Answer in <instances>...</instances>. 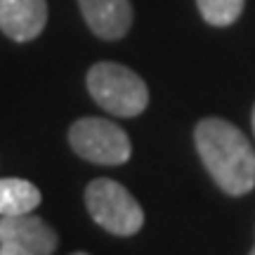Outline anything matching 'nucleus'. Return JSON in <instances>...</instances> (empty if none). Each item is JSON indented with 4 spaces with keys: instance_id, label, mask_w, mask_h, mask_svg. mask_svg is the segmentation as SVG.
Returning <instances> with one entry per match:
<instances>
[{
    "instance_id": "1",
    "label": "nucleus",
    "mask_w": 255,
    "mask_h": 255,
    "mask_svg": "<svg viewBox=\"0 0 255 255\" xmlns=\"http://www.w3.org/2000/svg\"><path fill=\"white\" fill-rule=\"evenodd\" d=\"M196 151L222 191L244 196L255 187V151L229 121L203 119L194 132Z\"/></svg>"
},
{
    "instance_id": "11",
    "label": "nucleus",
    "mask_w": 255,
    "mask_h": 255,
    "mask_svg": "<svg viewBox=\"0 0 255 255\" xmlns=\"http://www.w3.org/2000/svg\"><path fill=\"white\" fill-rule=\"evenodd\" d=\"M253 255H255V248H253Z\"/></svg>"
},
{
    "instance_id": "5",
    "label": "nucleus",
    "mask_w": 255,
    "mask_h": 255,
    "mask_svg": "<svg viewBox=\"0 0 255 255\" xmlns=\"http://www.w3.org/2000/svg\"><path fill=\"white\" fill-rule=\"evenodd\" d=\"M57 251V234L33 213L0 218V255H50Z\"/></svg>"
},
{
    "instance_id": "2",
    "label": "nucleus",
    "mask_w": 255,
    "mask_h": 255,
    "mask_svg": "<svg viewBox=\"0 0 255 255\" xmlns=\"http://www.w3.org/2000/svg\"><path fill=\"white\" fill-rule=\"evenodd\" d=\"M88 92L104 111L132 119L149 104L146 83L123 64L100 62L88 71Z\"/></svg>"
},
{
    "instance_id": "3",
    "label": "nucleus",
    "mask_w": 255,
    "mask_h": 255,
    "mask_svg": "<svg viewBox=\"0 0 255 255\" xmlns=\"http://www.w3.org/2000/svg\"><path fill=\"white\" fill-rule=\"evenodd\" d=\"M92 220L116 237H132L144 225V213L130 191L109 177H97L85 189Z\"/></svg>"
},
{
    "instance_id": "7",
    "label": "nucleus",
    "mask_w": 255,
    "mask_h": 255,
    "mask_svg": "<svg viewBox=\"0 0 255 255\" xmlns=\"http://www.w3.org/2000/svg\"><path fill=\"white\" fill-rule=\"evenodd\" d=\"M78 5L95 36L119 40L130 31L132 24L130 0H78Z\"/></svg>"
},
{
    "instance_id": "4",
    "label": "nucleus",
    "mask_w": 255,
    "mask_h": 255,
    "mask_svg": "<svg viewBox=\"0 0 255 255\" xmlns=\"http://www.w3.org/2000/svg\"><path fill=\"white\" fill-rule=\"evenodd\" d=\"M73 151L97 165H123L130 158L126 130L107 119H81L69 130Z\"/></svg>"
},
{
    "instance_id": "6",
    "label": "nucleus",
    "mask_w": 255,
    "mask_h": 255,
    "mask_svg": "<svg viewBox=\"0 0 255 255\" xmlns=\"http://www.w3.org/2000/svg\"><path fill=\"white\" fill-rule=\"evenodd\" d=\"M47 21L45 0H0V28L17 43L40 36Z\"/></svg>"
},
{
    "instance_id": "9",
    "label": "nucleus",
    "mask_w": 255,
    "mask_h": 255,
    "mask_svg": "<svg viewBox=\"0 0 255 255\" xmlns=\"http://www.w3.org/2000/svg\"><path fill=\"white\" fill-rule=\"evenodd\" d=\"M246 0H196L201 17L213 26H229L244 12Z\"/></svg>"
},
{
    "instance_id": "10",
    "label": "nucleus",
    "mask_w": 255,
    "mask_h": 255,
    "mask_svg": "<svg viewBox=\"0 0 255 255\" xmlns=\"http://www.w3.org/2000/svg\"><path fill=\"white\" fill-rule=\"evenodd\" d=\"M253 132H255V109H253Z\"/></svg>"
},
{
    "instance_id": "8",
    "label": "nucleus",
    "mask_w": 255,
    "mask_h": 255,
    "mask_svg": "<svg viewBox=\"0 0 255 255\" xmlns=\"http://www.w3.org/2000/svg\"><path fill=\"white\" fill-rule=\"evenodd\" d=\"M40 203V191L36 184L19 180V177H2L0 180V215H21L33 213Z\"/></svg>"
}]
</instances>
